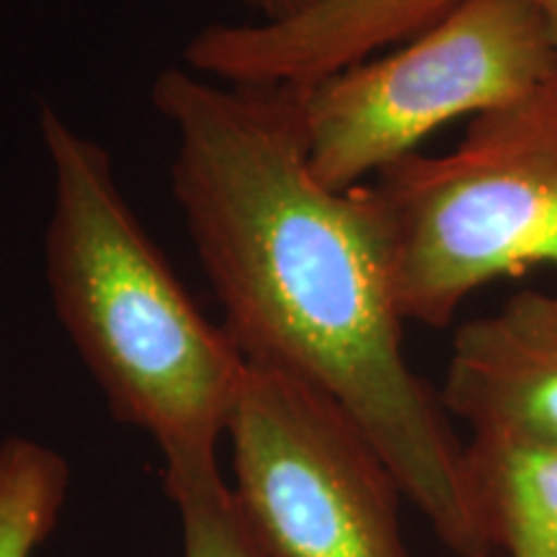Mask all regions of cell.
<instances>
[{
  "instance_id": "obj_1",
  "label": "cell",
  "mask_w": 557,
  "mask_h": 557,
  "mask_svg": "<svg viewBox=\"0 0 557 557\" xmlns=\"http://www.w3.org/2000/svg\"><path fill=\"white\" fill-rule=\"evenodd\" d=\"M150 99L176 135L173 197L243 359L329 395L438 542L491 557L465 442L403 351L372 184L331 189L312 173L297 86H230L169 67Z\"/></svg>"
},
{
  "instance_id": "obj_2",
  "label": "cell",
  "mask_w": 557,
  "mask_h": 557,
  "mask_svg": "<svg viewBox=\"0 0 557 557\" xmlns=\"http://www.w3.org/2000/svg\"><path fill=\"white\" fill-rule=\"evenodd\" d=\"M45 271L62 329L116 421L145 431L163 470L220 465L248 361L173 274L116 178L114 160L50 103Z\"/></svg>"
},
{
  "instance_id": "obj_3",
  "label": "cell",
  "mask_w": 557,
  "mask_h": 557,
  "mask_svg": "<svg viewBox=\"0 0 557 557\" xmlns=\"http://www.w3.org/2000/svg\"><path fill=\"white\" fill-rule=\"evenodd\" d=\"M372 191L406 323L447 329L487 284L557 269V65L470 120L451 150L380 173Z\"/></svg>"
},
{
  "instance_id": "obj_4",
  "label": "cell",
  "mask_w": 557,
  "mask_h": 557,
  "mask_svg": "<svg viewBox=\"0 0 557 557\" xmlns=\"http://www.w3.org/2000/svg\"><path fill=\"white\" fill-rule=\"evenodd\" d=\"M555 65L529 0H462L400 45L297 86L310 169L331 189L364 186L444 124L519 99Z\"/></svg>"
},
{
  "instance_id": "obj_5",
  "label": "cell",
  "mask_w": 557,
  "mask_h": 557,
  "mask_svg": "<svg viewBox=\"0 0 557 557\" xmlns=\"http://www.w3.org/2000/svg\"><path fill=\"white\" fill-rule=\"evenodd\" d=\"M227 442L235 498L276 557H410L393 470L308 382L248 364Z\"/></svg>"
},
{
  "instance_id": "obj_6",
  "label": "cell",
  "mask_w": 557,
  "mask_h": 557,
  "mask_svg": "<svg viewBox=\"0 0 557 557\" xmlns=\"http://www.w3.org/2000/svg\"><path fill=\"white\" fill-rule=\"evenodd\" d=\"M462 0H312L284 21L209 24L186 67L230 86H310L400 45Z\"/></svg>"
},
{
  "instance_id": "obj_7",
  "label": "cell",
  "mask_w": 557,
  "mask_h": 557,
  "mask_svg": "<svg viewBox=\"0 0 557 557\" xmlns=\"http://www.w3.org/2000/svg\"><path fill=\"white\" fill-rule=\"evenodd\" d=\"M438 400L472 436L557 449V289L513 292L459 325Z\"/></svg>"
},
{
  "instance_id": "obj_8",
  "label": "cell",
  "mask_w": 557,
  "mask_h": 557,
  "mask_svg": "<svg viewBox=\"0 0 557 557\" xmlns=\"http://www.w3.org/2000/svg\"><path fill=\"white\" fill-rule=\"evenodd\" d=\"M472 500L493 553L557 557V449L513 438L465 444Z\"/></svg>"
},
{
  "instance_id": "obj_9",
  "label": "cell",
  "mask_w": 557,
  "mask_h": 557,
  "mask_svg": "<svg viewBox=\"0 0 557 557\" xmlns=\"http://www.w3.org/2000/svg\"><path fill=\"white\" fill-rule=\"evenodd\" d=\"M65 457L29 436L0 442V557H32L67 498Z\"/></svg>"
},
{
  "instance_id": "obj_10",
  "label": "cell",
  "mask_w": 557,
  "mask_h": 557,
  "mask_svg": "<svg viewBox=\"0 0 557 557\" xmlns=\"http://www.w3.org/2000/svg\"><path fill=\"white\" fill-rule=\"evenodd\" d=\"M163 483L181 519L184 557H276L243 513L220 465L163 470Z\"/></svg>"
},
{
  "instance_id": "obj_11",
  "label": "cell",
  "mask_w": 557,
  "mask_h": 557,
  "mask_svg": "<svg viewBox=\"0 0 557 557\" xmlns=\"http://www.w3.org/2000/svg\"><path fill=\"white\" fill-rule=\"evenodd\" d=\"M243 3L259 13V21H284L308 9L312 0H243Z\"/></svg>"
},
{
  "instance_id": "obj_12",
  "label": "cell",
  "mask_w": 557,
  "mask_h": 557,
  "mask_svg": "<svg viewBox=\"0 0 557 557\" xmlns=\"http://www.w3.org/2000/svg\"><path fill=\"white\" fill-rule=\"evenodd\" d=\"M529 3L537 11L542 26H545L549 37V45H553V50L557 52V0H529Z\"/></svg>"
}]
</instances>
